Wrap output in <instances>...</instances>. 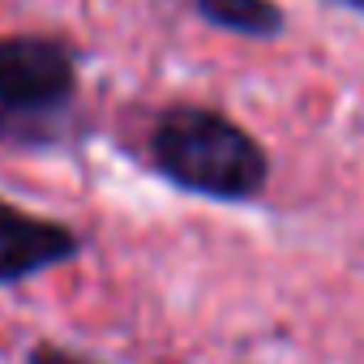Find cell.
I'll use <instances>...</instances> for the list:
<instances>
[{
  "label": "cell",
  "mask_w": 364,
  "mask_h": 364,
  "mask_svg": "<svg viewBox=\"0 0 364 364\" xmlns=\"http://www.w3.org/2000/svg\"><path fill=\"white\" fill-rule=\"evenodd\" d=\"M150 163L171 189L210 202H253L270 180L266 146L232 116L171 103L150 129Z\"/></svg>",
  "instance_id": "cell-1"
},
{
  "label": "cell",
  "mask_w": 364,
  "mask_h": 364,
  "mask_svg": "<svg viewBox=\"0 0 364 364\" xmlns=\"http://www.w3.org/2000/svg\"><path fill=\"white\" fill-rule=\"evenodd\" d=\"M77 95V60L60 39H0V141L52 146Z\"/></svg>",
  "instance_id": "cell-2"
},
{
  "label": "cell",
  "mask_w": 364,
  "mask_h": 364,
  "mask_svg": "<svg viewBox=\"0 0 364 364\" xmlns=\"http://www.w3.org/2000/svg\"><path fill=\"white\" fill-rule=\"evenodd\" d=\"M77 249L82 236L69 223L0 202V287H18L52 266H65L77 257Z\"/></svg>",
  "instance_id": "cell-3"
},
{
  "label": "cell",
  "mask_w": 364,
  "mask_h": 364,
  "mask_svg": "<svg viewBox=\"0 0 364 364\" xmlns=\"http://www.w3.org/2000/svg\"><path fill=\"white\" fill-rule=\"evenodd\" d=\"M202 22L240 35V39H274L287 31V18L274 0H193Z\"/></svg>",
  "instance_id": "cell-4"
},
{
  "label": "cell",
  "mask_w": 364,
  "mask_h": 364,
  "mask_svg": "<svg viewBox=\"0 0 364 364\" xmlns=\"http://www.w3.org/2000/svg\"><path fill=\"white\" fill-rule=\"evenodd\" d=\"M26 364H95V360H82V355H73V351H65V347L39 343V347H31Z\"/></svg>",
  "instance_id": "cell-5"
},
{
  "label": "cell",
  "mask_w": 364,
  "mask_h": 364,
  "mask_svg": "<svg viewBox=\"0 0 364 364\" xmlns=\"http://www.w3.org/2000/svg\"><path fill=\"white\" fill-rule=\"evenodd\" d=\"M338 5H347V9H360V14H364V0H338Z\"/></svg>",
  "instance_id": "cell-6"
}]
</instances>
